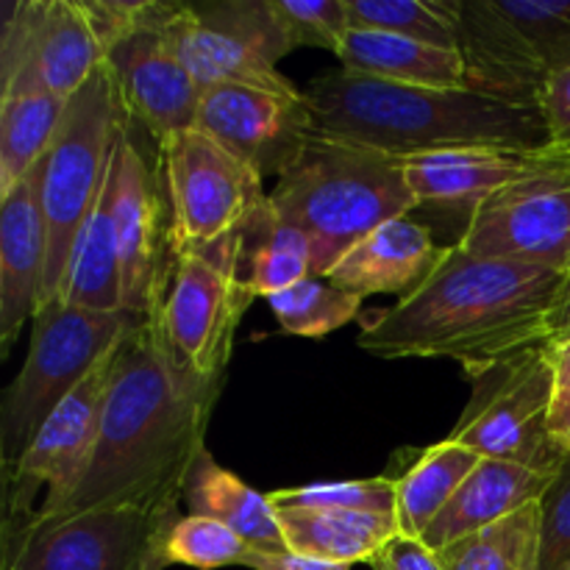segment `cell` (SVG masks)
<instances>
[{
	"mask_svg": "<svg viewBox=\"0 0 570 570\" xmlns=\"http://www.w3.org/2000/svg\"><path fill=\"white\" fill-rule=\"evenodd\" d=\"M568 276L449 245L438 271L393 306L362 312L356 345L379 360H454L471 379L551 340Z\"/></svg>",
	"mask_w": 570,
	"mask_h": 570,
	"instance_id": "cell-2",
	"label": "cell"
},
{
	"mask_svg": "<svg viewBox=\"0 0 570 570\" xmlns=\"http://www.w3.org/2000/svg\"><path fill=\"white\" fill-rule=\"evenodd\" d=\"M373 570H445L438 551L429 549L423 540L395 534L382 551L371 560Z\"/></svg>",
	"mask_w": 570,
	"mask_h": 570,
	"instance_id": "cell-39",
	"label": "cell"
},
{
	"mask_svg": "<svg viewBox=\"0 0 570 570\" xmlns=\"http://www.w3.org/2000/svg\"><path fill=\"white\" fill-rule=\"evenodd\" d=\"M540 501L438 551L445 570H540Z\"/></svg>",
	"mask_w": 570,
	"mask_h": 570,
	"instance_id": "cell-29",
	"label": "cell"
},
{
	"mask_svg": "<svg viewBox=\"0 0 570 570\" xmlns=\"http://www.w3.org/2000/svg\"><path fill=\"white\" fill-rule=\"evenodd\" d=\"M562 570H570V566H566V568H562Z\"/></svg>",
	"mask_w": 570,
	"mask_h": 570,
	"instance_id": "cell-44",
	"label": "cell"
},
{
	"mask_svg": "<svg viewBox=\"0 0 570 570\" xmlns=\"http://www.w3.org/2000/svg\"><path fill=\"white\" fill-rule=\"evenodd\" d=\"M551 434L562 454L570 456V393H557L554 406H551Z\"/></svg>",
	"mask_w": 570,
	"mask_h": 570,
	"instance_id": "cell-41",
	"label": "cell"
},
{
	"mask_svg": "<svg viewBox=\"0 0 570 570\" xmlns=\"http://www.w3.org/2000/svg\"><path fill=\"white\" fill-rule=\"evenodd\" d=\"M245 237L170 259L156 321L178 360L204 379H226L234 334L256 298L250 282L239 273Z\"/></svg>",
	"mask_w": 570,
	"mask_h": 570,
	"instance_id": "cell-9",
	"label": "cell"
},
{
	"mask_svg": "<svg viewBox=\"0 0 570 570\" xmlns=\"http://www.w3.org/2000/svg\"><path fill=\"white\" fill-rule=\"evenodd\" d=\"M250 546L239 534L204 515L176 518L161 538L165 566H187L195 570H217L243 566Z\"/></svg>",
	"mask_w": 570,
	"mask_h": 570,
	"instance_id": "cell-33",
	"label": "cell"
},
{
	"mask_svg": "<svg viewBox=\"0 0 570 570\" xmlns=\"http://www.w3.org/2000/svg\"><path fill=\"white\" fill-rule=\"evenodd\" d=\"M267 501L273 507H315V510H351L395 518V479L373 476L284 488L267 493Z\"/></svg>",
	"mask_w": 570,
	"mask_h": 570,
	"instance_id": "cell-34",
	"label": "cell"
},
{
	"mask_svg": "<svg viewBox=\"0 0 570 570\" xmlns=\"http://www.w3.org/2000/svg\"><path fill=\"white\" fill-rule=\"evenodd\" d=\"M117 248L122 267V312L150 317L165 295L170 265V223L165 220L159 184L131 137V120L117 139ZM173 256V254H170Z\"/></svg>",
	"mask_w": 570,
	"mask_h": 570,
	"instance_id": "cell-15",
	"label": "cell"
},
{
	"mask_svg": "<svg viewBox=\"0 0 570 570\" xmlns=\"http://www.w3.org/2000/svg\"><path fill=\"white\" fill-rule=\"evenodd\" d=\"M293 48H321L334 56L351 31L348 0H267Z\"/></svg>",
	"mask_w": 570,
	"mask_h": 570,
	"instance_id": "cell-36",
	"label": "cell"
},
{
	"mask_svg": "<svg viewBox=\"0 0 570 570\" xmlns=\"http://www.w3.org/2000/svg\"><path fill=\"white\" fill-rule=\"evenodd\" d=\"M315 131L393 159L460 148H549L540 109L468 89L390 83L337 70L304 89Z\"/></svg>",
	"mask_w": 570,
	"mask_h": 570,
	"instance_id": "cell-3",
	"label": "cell"
},
{
	"mask_svg": "<svg viewBox=\"0 0 570 570\" xmlns=\"http://www.w3.org/2000/svg\"><path fill=\"white\" fill-rule=\"evenodd\" d=\"M42 161L0 195V343L3 354L14 345L22 323L37 315L45 282L42 198H39Z\"/></svg>",
	"mask_w": 570,
	"mask_h": 570,
	"instance_id": "cell-20",
	"label": "cell"
},
{
	"mask_svg": "<svg viewBox=\"0 0 570 570\" xmlns=\"http://www.w3.org/2000/svg\"><path fill=\"white\" fill-rule=\"evenodd\" d=\"M156 145L170 206V259L245 237L267 209L265 178L200 128Z\"/></svg>",
	"mask_w": 570,
	"mask_h": 570,
	"instance_id": "cell-7",
	"label": "cell"
},
{
	"mask_svg": "<svg viewBox=\"0 0 570 570\" xmlns=\"http://www.w3.org/2000/svg\"><path fill=\"white\" fill-rule=\"evenodd\" d=\"M65 109L31 61L0 65V195L45 159Z\"/></svg>",
	"mask_w": 570,
	"mask_h": 570,
	"instance_id": "cell-23",
	"label": "cell"
},
{
	"mask_svg": "<svg viewBox=\"0 0 570 570\" xmlns=\"http://www.w3.org/2000/svg\"><path fill=\"white\" fill-rule=\"evenodd\" d=\"M560 156L557 145L540 150L518 148H460L440 150V154L412 156L401 159L412 195L417 206H438V209L471 212L499 189L543 170Z\"/></svg>",
	"mask_w": 570,
	"mask_h": 570,
	"instance_id": "cell-19",
	"label": "cell"
},
{
	"mask_svg": "<svg viewBox=\"0 0 570 570\" xmlns=\"http://www.w3.org/2000/svg\"><path fill=\"white\" fill-rule=\"evenodd\" d=\"M262 178H282L315 134L309 104L295 87L215 83L198 106V126Z\"/></svg>",
	"mask_w": 570,
	"mask_h": 570,
	"instance_id": "cell-14",
	"label": "cell"
},
{
	"mask_svg": "<svg viewBox=\"0 0 570 570\" xmlns=\"http://www.w3.org/2000/svg\"><path fill=\"white\" fill-rule=\"evenodd\" d=\"M267 204L278 223L306 237L312 276H326L362 237L417 209L399 159L317 131Z\"/></svg>",
	"mask_w": 570,
	"mask_h": 570,
	"instance_id": "cell-4",
	"label": "cell"
},
{
	"mask_svg": "<svg viewBox=\"0 0 570 570\" xmlns=\"http://www.w3.org/2000/svg\"><path fill=\"white\" fill-rule=\"evenodd\" d=\"M554 476L515 465V462L484 460L482 456V462L460 484L454 499L445 504V510L421 540L432 551L449 549L462 538H471V534L510 518L512 512L543 499Z\"/></svg>",
	"mask_w": 570,
	"mask_h": 570,
	"instance_id": "cell-22",
	"label": "cell"
},
{
	"mask_svg": "<svg viewBox=\"0 0 570 570\" xmlns=\"http://www.w3.org/2000/svg\"><path fill=\"white\" fill-rule=\"evenodd\" d=\"M445 250L449 245L434 243L423 223L395 217L362 237L323 278L360 298L379 293L406 298L438 271Z\"/></svg>",
	"mask_w": 570,
	"mask_h": 570,
	"instance_id": "cell-21",
	"label": "cell"
},
{
	"mask_svg": "<svg viewBox=\"0 0 570 570\" xmlns=\"http://www.w3.org/2000/svg\"><path fill=\"white\" fill-rule=\"evenodd\" d=\"M460 0H348L351 28L456 48Z\"/></svg>",
	"mask_w": 570,
	"mask_h": 570,
	"instance_id": "cell-32",
	"label": "cell"
},
{
	"mask_svg": "<svg viewBox=\"0 0 570 570\" xmlns=\"http://www.w3.org/2000/svg\"><path fill=\"white\" fill-rule=\"evenodd\" d=\"M562 334H570V276L566 287H562L554 312H551V340L562 337Z\"/></svg>",
	"mask_w": 570,
	"mask_h": 570,
	"instance_id": "cell-43",
	"label": "cell"
},
{
	"mask_svg": "<svg viewBox=\"0 0 570 570\" xmlns=\"http://www.w3.org/2000/svg\"><path fill=\"white\" fill-rule=\"evenodd\" d=\"M223 382L198 376L178 360L156 312L134 323L117 348L87 473L67 504L45 518L92 510L178 518L189 471L206 451V426Z\"/></svg>",
	"mask_w": 570,
	"mask_h": 570,
	"instance_id": "cell-1",
	"label": "cell"
},
{
	"mask_svg": "<svg viewBox=\"0 0 570 570\" xmlns=\"http://www.w3.org/2000/svg\"><path fill=\"white\" fill-rule=\"evenodd\" d=\"M540 111H543L546 126H549L551 145L570 154V67L546 78Z\"/></svg>",
	"mask_w": 570,
	"mask_h": 570,
	"instance_id": "cell-38",
	"label": "cell"
},
{
	"mask_svg": "<svg viewBox=\"0 0 570 570\" xmlns=\"http://www.w3.org/2000/svg\"><path fill=\"white\" fill-rule=\"evenodd\" d=\"M462 250L570 276V154L484 198L468 217Z\"/></svg>",
	"mask_w": 570,
	"mask_h": 570,
	"instance_id": "cell-12",
	"label": "cell"
},
{
	"mask_svg": "<svg viewBox=\"0 0 570 570\" xmlns=\"http://www.w3.org/2000/svg\"><path fill=\"white\" fill-rule=\"evenodd\" d=\"M554 395L551 345L540 343L473 379V395L451 440L484 460L515 462L554 476L568 460L551 434Z\"/></svg>",
	"mask_w": 570,
	"mask_h": 570,
	"instance_id": "cell-8",
	"label": "cell"
},
{
	"mask_svg": "<svg viewBox=\"0 0 570 570\" xmlns=\"http://www.w3.org/2000/svg\"><path fill=\"white\" fill-rule=\"evenodd\" d=\"M551 360H554L557 393H570V334L549 340Z\"/></svg>",
	"mask_w": 570,
	"mask_h": 570,
	"instance_id": "cell-42",
	"label": "cell"
},
{
	"mask_svg": "<svg viewBox=\"0 0 570 570\" xmlns=\"http://www.w3.org/2000/svg\"><path fill=\"white\" fill-rule=\"evenodd\" d=\"M456 50L465 61L468 92L540 109L551 72L493 0H460Z\"/></svg>",
	"mask_w": 570,
	"mask_h": 570,
	"instance_id": "cell-18",
	"label": "cell"
},
{
	"mask_svg": "<svg viewBox=\"0 0 570 570\" xmlns=\"http://www.w3.org/2000/svg\"><path fill=\"white\" fill-rule=\"evenodd\" d=\"M360 295L337 287L323 276L304 278L295 287L284 289L267 298L278 326L289 337H312L321 340L337 328L348 326L351 321L362 317Z\"/></svg>",
	"mask_w": 570,
	"mask_h": 570,
	"instance_id": "cell-31",
	"label": "cell"
},
{
	"mask_svg": "<svg viewBox=\"0 0 570 570\" xmlns=\"http://www.w3.org/2000/svg\"><path fill=\"white\" fill-rule=\"evenodd\" d=\"M479 462L482 456L476 451L451 438L421 451L415 465H410L395 479L399 532L421 540Z\"/></svg>",
	"mask_w": 570,
	"mask_h": 570,
	"instance_id": "cell-28",
	"label": "cell"
},
{
	"mask_svg": "<svg viewBox=\"0 0 570 570\" xmlns=\"http://www.w3.org/2000/svg\"><path fill=\"white\" fill-rule=\"evenodd\" d=\"M117 148L109 176L72 248L59 298L89 312H122V267L117 248Z\"/></svg>",
	"mask_w": 570,
	"mask_h": 570,
	"instance_id": "cell-25",
	"label": "cell"
},
{
	"mask_svg": "<svg viewBox=\"0 0 570 570\" xmlns=\"http://www.w3.org/2000/svg\"><path fill=\"white\" fill-rule=\"evenodd\" d=\"M243 566L250 570H351V566L309 560V557L293 554V551H282V554H262V551H248V557H245Z\"/></svg>",
	"mask_w": 570,
	"mask_h": 570,
	"instance_id": "cell-40",
	"label": "cell"
},
{
	"mask_svg": "<svg viewBox=\"0 0 570 570\" xmlns=\"http://www.w3.org/2000/svg\"><path fill=\"white\" fill-rule=\"evenodd\" d=\"M343 70L390 83L468 89V70L456 48L417 42L395 33L351 28L337 53Z\"/></svg>",
	"mask_w": 570,
	"mask_h": 570,
	"instance_id": "cell-24",
	"label": "cell"
},
{
	"mask_svg": "<svg viewBox=\"0 0 570 570\" xmlns=\"http://www.w3.org/2000/svg\"><path fill=\"white\" fill-rule=\"evenodd\" d=\"M245 262L250 267V287L256 295L284 293L312 276V248L295 228L273 217L271 204L245 237Z\"/></svg>",
	"mask_w": 570,
	"mask_h": 570,
	"instance_id": "cell-30",
	"label": "cell"
},
{
	"mask_svg": "<svg viewBox=\"0 0 570 570\" xmlns=\"http://www.w3.org/2000/svg\"><path fill=\"white\" fill-rule=\"evenodd\" d=\"M540 570H562L570 566V456L540 499Z\"/></svg>",
	"mask_w": 570,
	"mask_h": 570,
	"instance_id": "cell-37",
	"label": "cell"
},
{
	"mask_svg": "<svg viewBox=\"0 0 570 570\" xmlns=\"http://www.w3.org/2000/svg\"><path fill=\"white\" fill-rule=\"evenodd\" d=\"M139 317L48 301L33 315L26 365L3 399V460L14 468L56 406L92 373Z\"/></svg>",
	"mask_w": 570,
	"mask_h": 570,
	"instance_id": "cell-6",
	"label": "cell"
},
{
	"mask_svg": "<svg viewBox=\"0 0 570 570\" xmlns=\"http://www.w3.org/2000/svg\"><path fill=\"white\" fill-rule=\"evenodd\" d=\"M282 523L287 551L309 560L356 566L371 562L399 532L393 515L315 507H273Z\"/></svg>",
	"mask_w": 570,
	"mask_h": 570,
	"instance_id": "cell-26",
	"label": "cell"
},
{
	"mask_svg": "<svg viewBox=\"0 0 570 570\" xmlns=\"http://www.w3.org/2000/svg\"><path fill=\"white\" fill-rule=\"evenodd\" d=\"M126 126L128 115L117 95L115 78L104 65L67 100L59 131L42 159L39 198L48 232V256L39 306L59 298L76 239L98 204L117 139Z\"/></svg>",
	"mask_w": 570,
	"mask_h": 570,
	"instance_id": "cell-5",
	"label": "cell"
},
{
	"mask_svg": "<svg viewBox=\"0 0 570 570\" xmlns=\"http://www.w3.org/2000/svg\"><path fill=\"white\" fill-rule=\"evenodd\" d=\"M31 61L45 87L70 100L106 53L81 0H6L0 65Z\"/></svg>",
	"mask_w": 570,
	"mask_h": 570,
	"instance_id": "cell-17",
	"label": "cell"
},
{
	"mask_svg": "<svg viewBox=\"0 0 570 570\" xmlns=\"http://www.w3.org/2000/svg\"><path fill=\"white\" fill-rule=\"evenodd\" d=\"M173 521L134 510L6 521L0 570H165L161 538Z\"/></svg>",
	"mask_w": 570,
	"mask_h": 570,
	"instance_id": "cell-10",
	"label": "cell"
},
{
	"mask_svg": "<svg viewBox=\"0 0 570 570\" xmlns=\"http://www.w3.org/2000/svg\"><path fill=\"white\" fill-rule=\"evenodd\" d=\"M184 504L189 515H204L220 521L234 534L262 554H282L287 551L282 523L267 495L256 493L250 484L220 468L209 451L195 460L184 488Z\"/></svg>",
	"mask_w": 570,
	"mask_h": 570,
	"instance_id": "cell-27",
	"label": "cell"
},
{
	"mask_svg": "<svg viewBox=\"0 0 570 570\" xmlns=\"http://www.w3.org/2000/svg\"><path fill=\"white\" fill-rule=\"evenodd\" d=\"M165 33L187 61L200 89L215 83L295 87L276 67L295 48L267 0L176 3L165 22Z\"/></svg>",
	"mask_w": 570,
	"mask_h": 570,
	"instance_id": "cell-11",
	"label": "cell"
},
{
	"mask_svg": "<svg viewBox=\"0 0 570 570\" xmlns=\"http://www.w3.org/2000/svg\"><path fill=\"white\" fill-rule=\"evenodd\" d=\"M173 9L176 3L159 22L131 33L106 53V67L115 78L128 120H137L145 131L154 134L156 142L198 126L204 95L187 61L165 33Z\"/></svg>",
	"mask_w": 570,
	"mask_h": 570,
	"instance_id": "cell-16",
	"label": "cell"
},
{
	"mask_svg": "<svg viewBox=\"0 0 570 570\" xmlns=\"http://www.w3.org/2000/svg\"><path fill=\"white\" fill-rule=\"evenodd\" d=\"M493 3L538 50L546 70H568L570 0H493Z\"/></svg>",
	"mask_w": 570,
	"mask_h": 570,
	"instance_id": "cell-35",
	"label": "cell"
},
{
	"mask_svg": "<svg viewBox=\"0 0 570 570\" xmlns=\"http://www.w3.org/2000/svg\"><path fill=\"white\" fill-rule=\"evenodd\" d=\"M126 337V334H122ZM117 348L109 351L87 379L61 401L53 415L45 421L22 460L11 468L9 484V521L31 518V501L37 490H45V504L39 515L56 512L67 504L87 473L98 443L100 417H104L106 393L115 373Z\"/></svg>",
	"mask_w": 570,
	"mask_h": 570,
	"instance_id": "cell-13",
	"label": "cell"
}]
</instances>
